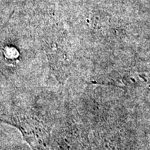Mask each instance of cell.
Segmentation results:
<instances>
[{
	"instance_id": "1",
	"label": "cell",
	"mask_w": 150,
	"mask_h": 150,
	"mask_svg": "<svg viewBox=\"0 0 150 150\" xmlns=\"http://www.w3.org/2000/svg\"><path fill=\"white\" fill-rule=\"evenodd\" d=\"M1 121L18 129L32 150H51V128L35 114L29 112L4 114Z\"/></svg>"
},
{
	"instance_id": "2",
	"label": "cell",
	"mask_w": 150,
	"mask_h": 150,
	"mask_svg": "<svg viewBox=\"0 0 150 150\" xmlns=\"http://www.w3.org/2000/svg\"><path fill=\"white\" fill-rule=\"evenodd\" d=\"M88 135L74 124H67L52 135L51 150H89Z\"/></svg>"
}]
</instances>
